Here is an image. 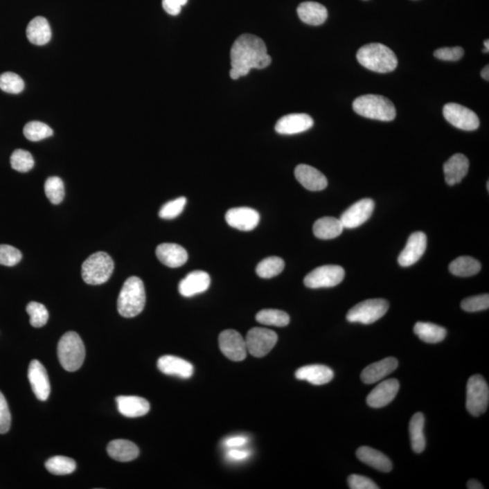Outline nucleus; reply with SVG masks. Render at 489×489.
<instances>
[{
  "mask_svg": "<svg viewBox=\"0 0 489 489\" xmlns=\"http://www.w3.org/2000/svg\"><path fill=\"white\" fill-rule=\"evenodd\" d=\"M231 78L237 80L253 69H266L272 59L267 55L266 44L254 35L244 34L235 39L231 51Z\"/></svg>",
  "mask_w": 489,
  "mask_h": 489,
  "instance_id": "1",
  "label": "nucleus"
},
{
  "mask_svg": "<svg viewBox=\"0 0 489 489\" xmlns=\"http://www.w3.org/2000/svg\"><path fill=\"white\" fill-rule=\"evenodd\" d=\"M356 57L362 66L376 73L393 72L398 66L396 55L382 44H368L361 47Z\"/></svg>",
  "mask_w": 489,
  "mask_h": 489,
  "instance_id": "2",
  "label": "nucleus"
},
{
  "mask_svg": "<svg viewBox=\"0 0 489 489\" xmlns=\"http://www.w3.org/2000/svg\"><path fill=\"white\" fill-rule=\"evenodd\" d=\"M145 302L143 282L137 276H131L123 284L118 297V312L125 318L137 317L143 312Z\"/></svg>",
  "mask_w": 489,
  "mask_h": 489,
  "instance_id": "3",
  "label": "nucleus"
},
{
  "mask_svg": "<svg viewBox=\"0 0 489 489\" xmlns=\"http://www.w3.org/2000/svg\"><path fill=\"white\" fill-rule=\"evenodd\" d=\"M353 110L362 117L391 122L396 117L395 106L384 96L367 94L358 97L353 104Z\"/></svg>",
  "mask_w": 489,
  "mask_h": 489,
  "instance_id": "4",
  "label": "nucleus"
},
{
  "mask_svg": "<svg viewBox=\"0 0 489 489\" xmlns=\"http://www.w3.org/2000/svg\"><path fill=\"white\" fill-rule=\"evenodd\" d=\"M59 362L67 372L80 369L85 358V344L75 332H67L59 341L57 346Z\"/></svg>",
  "mask_w": 489,
  "mask_h": 489,
  "instance_id": "5",
  "label": "nucleus"
},
{
  "mask_svg": "<svg viewBox=\"0 0 489 489\" xmlns=\"http://www.w3.org/2000/svg\"><path fill=\"white\" fill-rule=\"evenodd\" d=\"M113 258L105 252H96L82 263V278L88 285H102L113 275Z\"/></svg>",
  "mask_w": 489,
  "mask_h": 489,
  "instance_id": "6",
  "label": "nucleus"
},
{
  "mask_svg": "<svg viewBox=\"0 0 489 489\" xmlns=\"http://www.w3.org/2000/svg\"><path fill=\"white\" fill-rule=\"evenodd\" d=\"M489 402V388L481 375L471 376L467 384L466 407L472 416L478 417L487 411Z\"/></svg>",
  "mask_w": 489,
  "mask_h": 489,
  "instance_id": "7",
  "label": "nucleus"
},
{
  "mask_svg": "<svg viewBox=\"0 0 489 489\" xmlns=\"http://www.w3.org/2000/svg\"><path fill=\"white\" fill-rule=\"evenodd\" d=\"M389 303L384 299H369L359 303L350 309L346 319L350 323H361L371 325L381 319L387 313Z\"/></svg>",
  "mask_w": 489,
  "mask_h": 489,
  "instance_id": "8",
  "label": "nucleus"
},
{
  "mask_svg": "<svg viewBox=\"0 0 489 489\" xmlns=\"http://www.w3.org/2000/svg\"><path fill=\"white\" fill-rule=\"evenodd\" d=\"M344 276H346V272H344L343 267L335 266V265H328V266L315 268L303 279V284L306 287L312 288V290L334 287L341 284Z\"/></svg>",
  "mask_w": 489,
  "mask_h": 489,
  "instance_id": "9",
  "label": "nucleus"
},
{
  "mask_svg": "<svg viewBox=\"0 0 489 489\" xmlns=\"http://www.w3.org/2000/svg\"><path fill=\"white\" fill-rule=\"evenodd\" d=\"M278 340V335L272 330L255 327L249 330L244 341L250 355L256 358H261L271 352Z\"/></svg>",
  "mask_w": 489,
  "mask_h": 489,
  "instance_id": "10",
  "label": "nucleus"
},
{
  "mask_svg": "<svg viewBox=\"0 0 489 489\" xmlns=\"http://www.w3.org/2000/svg\"><path fill=\"white\" fill-rule=\"evenodd\" d=\"M445 119L454 127L464 131H475L479 127V119L476 113L465 106L450 103L443 108Z\"/></svg>",
  "mask_w": 489,
  "mask_h": 489,
  "instance_id": "11",
  "label": "nucleus"
},
{
  "mask_svg": "<svg viewBox=\"0 0 489 489\" xmlns=\"http://www.w3.org/2000/svg\"><path fill=\"white\" fill-rule=\"evenodd\" d=\"M220 350L229 360L241 362L247 357L246 341L240 332L235 330H226L220 335Z\"/></svg>",
  "mask_w": 489,
  "mask_h": 489,
  "instance_id": "12",
  "label": "nucleus"
},
{
  "mask_svg": "<svg viewBox=\"0 0 489 489\" xmlns=\"http://www.w3.org/2000/svg\"><path fill=\"white\" fill-rule=\"evenodd\" d=\"M374 202L371 199H364L355 202L341 214L340 222L344 229H355L367 222L372 216Z\"/></svg>",
  "mask_w": 489,
  "mask_h": 489,
  "instance_id": "13",
  "label": "nucleus"
},
{
  "mask_svg": "<svg viewBox=\"0 0 489 489\" xmlns=\"http://www.w3.org/2000/svg\"><path fill=\"white\" fill-rule=\"evenodd\" d=\"M427 249V235L423 232L417 231L409 235L404 249L398 258V263L403 267H411L417 263Z\"/></svg>",
  "mask_w": 489,
  "mask_h": 489,
  "instance_id": "14",
  "label": "nucleus"
},
{
  "mask_svg": "<svg viewBox=\"0 0 489 489\" xmlns=\"http://www.w3.org/2000/svg\"><path fill=\"white\" fill-rule=\"evenodd\" d=\"M226 222L232 228L241 231H250L258 226L260 216L251 208H234L226 213Z\"/></svg>",
  "mask_w": 489,
  "mask_h": 489,
  "instance_id": "15",
  "label": "nucleus"
},
{
  "mask_svg": "<svg viewBox=\"0 0 489 489\" xmlns=\"http://www.w3.org/2000/svg\"><path fill=\"white\" fill-rule=\"evenodd\" d=\"M28 376L35 397L38 400L45 402L48 399L50 391H51L48 375H47L45 367L37 360L32 361L29 364Z\"/></svg>",
  "mask_w": 489,
  "mask_h": 489,
  "instance_id": "16",
  "label": "nucleus"
},
{
  "mask_svg": "<svg viewBox=\"0 0 489 489\" xmlns=\"http://www.w3.org/2000/svg\"><path fill=\"white\" fill-rule=\"evenodd\" d=\"M400 384L396 379H389L376 386L367 396V404L374 409L384 408L396 397Z\"/></svg>",
  "mask_w": 489,
  "mask_h": 489,
  "instance_id": "17",
  "label": "nucleus"
},
{
  "mask_svg": "<svg viewBox=\"0 0 489 489\" xmlns=\"http://www.w3.org/2000/svg\"><path fill=\"white\" fill-rule=\"evenodd\" d=\"M313 125V118L308 114H293L280 118L275 129L280 134L292 135L308 131Z\"/></svg>",
  "mask_w": 489,
  "mask_h": 489,
  "instance_id": "18",
  "label": "nucleus"
},
{
  "mask_svg": "<svg viewBox=\"0 0 489 489\" xmlns=\"http://www.w3.org/2000/svg\"><path fill=\"white\" fill-rule=\"evenodd\" d=\"M211 285V276L205 271H193L181 280L179 284V292L182 296L191 297L204 293Z\"/></svg>",
  "mask_w": 489,
  "mask_h": 489,
  "instance_id": "19",
  "label": "nucleus"
},
{
  "mask_svg": "<svg viewBox=\"0 0 489 489\" xmlns=\"http://www.w3.org/2000/svg\"><path fill=\"white\" fill-rule=\"evenodd\" d=\"M294 176L306 190L320 191L328 185L326 177L315 168L306 164H299L294 170Z\"/></svg>",
  "mask_w": 489,
  "mask_h": 489,
  "instance_id": "20",
  "label": "nucleus"
},
{
  "mask_svg": "<svg viewBox=\"0 0 489 489\" xmlns=\"http://www.w3.org/2000/svg\"><path fill=\"white\" fill-rule=\"evenodd\" d=\"M157 366L166 375L182 379L190 378L194 373V367L190 362L173 355L161 356L158 360Z\"/></svg>",
  "mask_w": 489,
  "mask_h": 489,
  "instance_id": "21",
  "label": "nucleus"
},
{
  "mask_svg": "<svg viewBox=\"0 0 489 489\" xmlns=\"http://www.w3.org/2000/svg\"><path fill=\"white\" fill-rule=\"evenodd\" d=\"M399 362L396 358L388 357L374 362L365 368L361 374L362 381L366 384H376L397 369Z\"/></svg>",
  "mask_w": 489,
  "mask_h": 489,
  "instance_id": "22",
  "label": "nucleus"
},
{
  "mask_svg": "<svg viewBox=\"0 0 489 489\" xmlns=\"http://www.w3.org/2000/svg\"><path fill=\"white\" fill-rule=\"evenodd\" d=\"M156 256L165 266L172 268L184 266L188 261L186 249L178 244L163 243L159 244L156 249Z\"/></svg>",
  "mask_w": 489,
  "mask_h": 489,
  "instance_id": "23",
  "label": "nucleus"
},
{
  "mask_svg": "<svg viewBox=\"0 0 489 489\" xmlns=\"http://www.w3.org/2000/svg\"><path fill=\"white\" fill-rule=\"evenodd\" d=\"M468 168H470V161L466 156L461 153L453 155L443 166L447 184L453 186L459 184L467 175Z\"/></svg>",
  "mask_w": 489,
  "mask_h": 489,
  "instance_id": "24",
  "label": "nucleus"
},
{
  "mask_svg": "<svg viewBox=\"0 0 489 489\" xmlns=\"http://www.w3.org/2000/svg\"><path fill=\"white\" fill-rule=\"evenodd\" d=\"M118 411L123 416L138 418L144 416L150 411L151 406L148 400L137 396H118L116 398Z\"/></svg>",
  "mask_w": 489,
  "mask_h": 489,
  "instance_id": "25",
  "label": "nucleus"
},
{
  "mask_svg": "<svg viewBox=\"0 0 489 489\" xmlns=\"http://www.w3.org/2000/svg\"><path fill=\"white\" fill-rule=\"evenodd\" d=\"M296 378L310 382L314 385L328 384L334 379V372L326 365L313 364L299 368L296 372Z\"/></svg>",
  "mask_w": 489,
  "mask_h": 489,
  "instance_id": "26",
  "label": "nucleus"
},
{
  "mask_svg": "<svg viewBox=\"0 0 489 489\" xmlns=\"http://www.w3.org/2000/svg\"><path fill=\"white\" fill-rule=\"evenodd\" d=\"M297 14L303 23L310 26H320L326 21L328 11L320 3L303 2L297 8Z\"/></svg>",
  "mask_w": 489,
  "mask_h": 489,
  "instance_id": "27",
  "label": "nucleus"
},
{
  "mask_svg": "<svg viewBox=\"0 0 489 489\" xmlns=\"http://www.w3.org/2000/svg\"><path fill=\"white\" fill-rule=\"evenodd\" d=\"M356 456L364 464L373 468L374 470L381 471V472L388 473L393 470V463H391L390 459L384 453L380 452L373 447H359L356 452Z\"/></svg>",
  "mask_w": 489,
  "mask_h": 489,
  "instance_id": "28",
  "label": "nucleus"
},
{
  "mask_svg": "<svg viewBox=\"0 0 489 489\" xmlns=\"http://www.w3.org/2000/svg\"><path fill=\"white\" fill-rule=\"evenodd\" d=\"M26 37L35 46H44L49 42L52 31L45 17H37L29 22L26 28Z\"/></svg>",
  "mask_w": 489,
  "mask_h": 489,
  "instance_id": "29",
  "label": "nucleus"
},
{
  "mask_svg": "<svg viewBox=\"0 0 489 489\" xmlns=\"http://www.w3.org/2000/svg\"><path fill=\"white\" fill-rule=\"evenodd\" d=\"M108 455L120 462L134 461L139 456V447L132 441L116 440L111 441L107 446Z\"/></svg>",
  "mask_w": 489,
  "mask_h": 489,
  "instance_id": "30",
  "label": "nucleus"
},
{
  "mask_svg": "<svg viewBox=\"0 0 489 489\" xmlns=\"http://www.w3.org/2000/svg\"><path fill=\"white\" fill-rule=\"evenodd\" d=\"M340 220L332 217H323L314 224L313 231L315 237L320 240H332L339 237L344 231Z\"/></svg>",
  "mask_w": 489,
  "mask_h": 489,
  "instance_id": "31",
  "label": "nucleus"
},
{
  "mask_svg": "<svg viewBox=\"0 0 489 489\" xmlns=\"http://www.w3.org/2000/svg\"><path fill=\"white\" fill-rule=\"evenodd\" d=\"M425 417L421 412H417L409 421V431L411 437V447L414 452L421 453L426 447V438L424 436Z\"/></svg>",
  "mask_w": 489,
  "mask_h": 489,
  "instance_id": "32",
  "label": "nucleus"
},
{
  "mask_svg": "<svg viewBox=\"0 0 489 489\" xmlns=\"http://www.w3.org/2000/svg\"><path fill=\"white\" fill-rule=\"evenodd\" d=\"M414 332L420 340L428 344L441 343L447 335L446 329L432 323H417L414 326Z\"/></svg>",
  "mask_w": 489,
  "mask_h": 489,
  "instance_id": "33",
  "label": "nucleus"
},
{
  "mask_svg": "<svg viewBox=\"0 0 489 489\" xmlns=\"http://www.w3.org/2000/svg\"><path fill=\"white\" fill-rule=\"evenodd\" d=\"M481 270V264L470 256H461L450 265V271L453 275L466 278L478 274Z\"/></svg>",
  "mask_w": 489,
  "mask_h": 489,
  "instance_id": "34",
  "label": "nucleus"
},
{
  "mask_svg": "<svg viewBox=\"0 0 489 489\" xmlns=\"http://www.w3.org/2000/svg\"><path fill=\"white\" fill-rule=\"evenodd\" d=\"M256 319L262 325L276 327H285L290 323V315L284 311L276 310V309H265L258 312Z\"/></svg>",
  "mask_w": 489,
  "mask_h": 489,
  "instance_id": "35",
  "label": "nucleus"
},
{
  "mask_svg": "<svg viewBox=\"0 0 489 489\" xmlns=\"http://www.w3.org/2000/svg\"><path fill=\"white\" fill-rule=\"evenodd\" d=\"M285 261L278 256H269L263 259L256 267V272L259 278H272L284 270Z\"/></svg>",
  "mask_w": 489,
  "mask_h": 489,
  "instance_id": "36",
  "label": "nucleus"
},
{
  "mask_svg": "<svg viewBox=\"0 0 489 489\" xmlns=\"http://www.w3.org/2000/svg\"><path fill=\"white\" fill-rule=\"evenodd\" d=\"M47 471L53 475H69L75 470L76 463L73 459L64 456H55L46 462Z\"/></svg>",
  "mask_w": 489,
  "mask_h": 489,
  "instance_id": "37",
  "label": "nucleus"
},
{
  "mask_svg": "<svg viewBox=\"0 0 489 489\" xmlns=\"http://www.w3.org/2000/svg\"><path fill=\"white\" fill-rule=\"evenodd\" d=\"M23 132L26 139L31 141H42L51 137L54 134L48 125L44 123L37 122V121L26 123Z\"/></svg>",
  "mask_w": 489,
  "mask_h": 489,
  "instance_id": "38",
  "label": "nucleus"
},
{
  "mask_svg": "<svg viewBox=\"0 0 489 489\" xmlns=\"http://www.w3.org/2000/svg\"><path fill=\"white\" fill-rule=\"evenodd\" d=\"M45 193L47 199L53 204H60L64 198V185L59 177H49L45 184Z\"/></svg>",
  "mask_w": 489,
  "mask_h": 489,
  "instance_id": "39",
  "label": "nucleus"
},
{
  "mask_svg": "<svg viewBox=\"0 0 489 489\" xmlns=\"http://www.w3.org/2000/svg\"><path fill=\"white\" fill-rule=\"evenodd\" d=\"M11 167L19 172H28L33 169L35 161L31 153L25 150L17 149L12 153Z\"/></svg>",
  "mask_w": 489,
  "mask_h": 489,
  "instance_id": "40",
  "label": "nucleus"
},
{
  "mask_svg": "<svg viewBox=\"0 0 489 489\" xmlns=\"http://www.w3.org/2000/svg\"><path fill=\"white\" fill-rule=\"evenodd\" d=\"M26 312L30 317L31 326L35 328H40L46 325L49 314L46 306L37 302H30L26 306Z\"/></svg>",
  "mask_w": 489,
  "mask_h": 489,
  "instance_id": "41",
  "label": "nucleus"
},
{
  "mask_svg": "<svg viewBox=\"0 0 489 489\" xmlns=\"http://www.w3.org/2000/svg\"><path fill=\"white\" fill-rule=\"evenodd\" d=\"M25 88V82L17 73L7 72L0 75V89L8 94L21 93Z\"/></svg>",
  "mask_w": 489,
  "mask_h": 489,
  "instance_id": "42",
  "label": "nucleus"
},
{
  "mask_svg": "<svg viewBox=\"0 0 489 489\" xmlns=\"http://www.w3.org/2000/svg\"><path fill=\"white\" fill-rule=\"evenodd\" d=\"M187 199L185 197H179L178 199H173L161 207L160 212H159V216L163 220L175 219L184 211Z\"/></svg>",
  "mask_w": 489,
  "mask_h": 489,
  "instance_id": "43",
  "label": "nucleus"
},
{
  "mask_svg": "<svg viewBox=\"0 0 489 489\" xmlns=\"http://www.w3.org/2000/svg\"><path fill=\"white\" fill-rule=\"evenodd\" d=\"M22 259L21 252L10 244H0V265L14 267Z\"/></svg>",
  "mask_w": 489,
  "mask_h": 489,
  "instance_id": "44",
  "label": "nucleus"
},
{
  "mask_svg": "<svg viewBox=\"0 0 489 489\" xmlns=\"http://www.w3.org/2000/svg\"><path fill=\"white\" fill-rule=\"evenodd\" d=\"M489 308V296L488 294H479V296L468 297L461 302V308L464 311L470 313H475L486 310Z\"/></svg>",
  "mask_w": 489,
  "mask_h": 489,
  "instance_id": "45",
  "label": "nucleus"
},
{
  "mask_svg": "<svg viewBox=\"0 0 489 489\" xmlns=\"http://www.w3.org/2000/svg\"><path fill=\"white\" fill-rule=\"evenodd\" d=\"M435 57L443 61H459L464 55V49L461 46L443 47L436 50Z\"/></svg>",
  "mask_w": 489,
  "mask_h": 489,
  "instance_id": "46",
  "label": "nucleus"
},
{
  "mask_svg": "<svg viewBox=\"0 0 489 489\" xmlns=\"http://www.w3.org/2000/svg\"><path fill=\"white\" fill-rule=\"evenodd\" d=\"M11 414L6 398L0 391V434H5L10 431Z\"/></svg>",
  "mask_w": 489,
  "mask_h": 489,
  "instance_id": "47",
  "label": "nucleus"
},
{
  "mask_svg": "<svg viewBox=\"0 0 489 489\" xmlns=\"http://www.w3.org/2000/svg\"><path fill=\"white\" fill-rule=\"evenodd\" d=\"M350 489H379L380 488L372 479L360 475H350L348 478Z\"/></svg>",
  "mask_w": 489,
  "mask_h": 489,
  "instance_id": "48",
  "label": "nucleus"
},
{
  "mask_svg": "<svg viewBox=\"0 0 489 489\" xmlns=\"http://www.w3.org/2000/svg\"><path fill=\"white\" fill-rule=\"evenodd\" d=\"M188 0H163V8L168 14L177 16L181 13V8L186 5Z\"/></svg>",
  "mask_w": 489,
  "mask_h": 489,
  "instance_id": "49",
  "label": "nucleus"
},
{
  "mask_svg": "<svg viewBox=\"0 0 489 489\" xmlns=\"http://www.w3.org/2000/svg\"><path fill=\"white\" fill-rule=\"evenodd\" d=\"M250 456V452L249 450H240L237 449H233L229 450L228 459L233 461H242L244 459L249 458Z\"/></svg>",
  "mask_w": 489,
  "mask_h": 489,
  "instance_id": "50",
  "label": "nucleus"
},
{
  "mask_svg": "<svg viewBox=\"0 0 489 489\" xmlns=\"http://www.w3.org/2000/svg\"><path fill=\"white\" fill-rule=\"evenodd\" d=\"M247 441H249L247 438L243 437V436H235V437L229 438L225 441V445L229 447H242L247 443Z\"/></svg>",
  "mask_w": 489,
  "mask_h": 489,
  "instance_id": "51",
  "label": "nucleus"
},
{
  "mask_svg": "<svg viewBox=\"0 0 489 489\" xmlns=\"http://www.w3.org/2000/svg\"><path fill=\"white\" fill-rule=\"evenodd\" d=\"M467 488L468 489H483V488H484V487H483L481 483L479 482L478 480H476V479H470V481L468 482Z\"/></svg>",
  "mask_w": 489,
  "mask_h": 489,
  "instance_id": "52",
  "label": "nucleus"
},
{
  "mask_svg": "<svg viewBox=\"0 0 489 489\" xmlns=\"http://www.w3.org/2000/svg\"><path fill=\"white\" fill-rule=\"evenodd\" d=\"M481 76L485 80H489V66H485L481 71Z\"/></svg>",
  "mask_w": 489,
  "mask_h": 489,
  "instance_id": "53",
  "label": "nucleus"
},
{
  "mask_svg": "<svg viewBox=\"0 0 489 489\" xmlns=\"http://www.w3.org/2000/svg\"><path fill=\"white\" fill-rule=\"evenodd\" d=\"M484 45H485V48L483 49V52L488 53L489 52V41L486 40L484 42Z\"/></svg>",
  "mask_w": 489,
  "mask_h": 489,
  "instance_id": "54",
  "label": "nucleus"
}]
</instances>
